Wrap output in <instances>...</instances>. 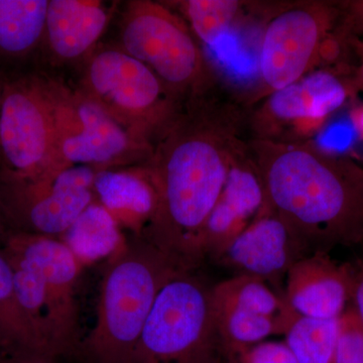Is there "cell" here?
Masks as SVG:
<instances>
[{"label":"cell","instance_id":"obj_1","mask_svg":"<svg viewBox=\"0 0 363 363\" xmlns=\"http://www.w3.org/2000/svg\"><path fill=\"white\" fill-rule=\"evenodd\" d=\"M247 116L240 104L211 93L191 98L157 138L140 171L156 196L142 235L192 269L204 260L203 229L245 143Z\"/></svg>","mask_w":363,"mask_h":363},{"label":"cell","instance_id":"obj_2","mask_svg":"<svg viewBox=\"0 0 363 363\" xmlns=\"http://www.w3.org/2000/svg\"><path fill=\"white\" fill-rule=\"evenodd\" d=\"M267 202L311 253L363 242V168L313 140H247Z\"/></svg>","mask_w":363,"mask_h":363},{"label":"cell","instance_id":"obj_3","mask_svg":"<svg viewBox=\"0 0 363 363\" xmlns=\"http://www.w3.org/2000/svg\"><path fill=\"white\" fill-rule=\"evenodd\" d=\"M96 322L81 339L77 353L87 363H135L138 342L162 286L195 271L145 240L125 238L107 259Z\"/></svg>","mask_w":363,"mask_h":363},{"label":"cell","instance_id":"obj_4","mask_svg":"<svg viewBox=\"0 0 363 363\" xmlns=\"http://www.w3.org/2000/svg\"><path fill=\"white\" fill-rule=\"evenodd\" d=\"M76 87L150 147L185 104L149 67L118 47L91 52Z\"/></svg>","mask_w":363,"mask_h":363},{"label":"cell","instance_id":"obj_5","mask_svg":"<svg viewBox=\"0 0 363 363\" xmlns=\"http://www.w3.org/2000/svg\"><path fill=\"white\" fill-rule=\"evenodd\" d=\"M119 49L142 62L182 101L211 92L213 72L187 23L164 2L133 0L121 23Z\"/></svg>","mask_w":363,"mask_h":363},{"label":"cell","instance_id":"obj_6","mask_svg":"<svg viewBox=\"0 0 363 363\" xmlns=\"http://www.w3.org/2000/svg\"><path fill=\"white\" fill-rule=\"evenodd\" d=\"M184 272L169 281L143 327L135 363H218L212 286Z\"/></svg>","mask_w":363,"mask_h":363},{"label":"cell","instance_id":"obj_7","mask_svg":"<svg viewBox=\"0 0 363 363\" xmlns=\"http://www.w3.org/2000/svg\"><path fill=\"white\" fill-rule=\"evenodd\" d=\"M54 142V78L33 73L4 81L0 104V178H45L51 168Z\"/></svg>","mask_w":363,"mask_h":363},{"label":"cell","instance_id":"obj_8","mask_svg":"<svg viewBox=\"0 0 363 363\" xmlns=\"http://www.w3.org/2000/svg\"><path fill=\"white\" fill-rule=\"evenodd\" d=\"M54 152L45 178L74 167L104 172L140 157L149 159L152 147L135 140L76 86L54 79Z\"/></svg>","mask_w":363,"mask_h":363},{"label":"cell","instance_id":"obj_9","mask_svg":"<svg viewBox=\"0 0 363 363\" xmlns=\"http://www.w3.org/2000/svg\"><path fill=\"white\" fill-rule=\"evenodd\" d=\"M341 16V2L304 1L285 6L272 16L257 55L259 100L322 69L325 43Z\"/></svg>","mask_w":363,"mask_h":363},{"label":"cell","instance_id":"obj_10","mask_svg":"<svg viewBox=\"0 0 363 363\" xmlns=\"http://www.w3.org/2000/svg\"><path fill=\"white\" fill-rule=\"evenodd\" d=\"M357 92L352 77L343 71L318 69L274 91L248 111L250 140L306 142Z\"/></svg>","mask_w":363,"mask_h":363},{"label":"cell","instance_id":"obj_11","mask_svg":"<svg viewBox=\"0 0 363 363\" xmlns=\"http://www.w3.org/2000/svg\"><path fill=\"white\" fill-rule=\"evenodd\" d=\"M99 173L82 166L38 181L0 178V207L11 233L63 235L97 201L94 187Z\"/></svg>","mask_w":363,"mask_h":363},{"label":"cell","instance_id":"obj_12","mask_svg":"<svg viewBox=\"0 0 363 363\" xmlns=\"http://www.w3.org/2000/svg\"><path fill=\"white\" fill-rule=\"evenodd\" d=\"M1 250L39 274L51 304L60 355L76 354L82 339L76 285L83 264L63 241L52 236L11 233Z\"/></svg>","mask_w":363,"mask_h":363},{"label":"cell","instance_id":"obj_13","mask_svg":"<svg viewBox=\"0 0 363 363\" xmlns=\"http://www.w3.org/2000/svg\"><path fill=\"white\" fill-rule=\"evenodd\" d=\"M312 255L290 227L269 212L250 224L215 260L235 276L253 277L269 284L281 296V285L291 267Z\"/></svg>","mask_w":363,"mask_h":363},{"label":"cell","instance_id":"obj_14","mask_svg":"<svg viewBox=\"0 0 363 363\" xmlns=\"http://www.w3.org/2000/svg\"><path fill=\"white\" fill-rule=\"evenodd\" d=\"M272 212L248 143L234 157L218 202L203 229V259L213 262L250 224Z\"/></svg>","mask_w":363,"mask_h":363},{"label":"cell","instance_id":"obj_15","mask_svg":"<svg viewBox=\"0 0 363 363\" xmlns=\"http://www.w3.org/2000/svg\"><path fill=\"white\" fill-rule=\"evenodd\" d=\"M355 269L329 253H312L296 262L286 274L284 298L298 316L340 318L350 304Z\"/></svg>","mask_w":363,"mask_h":363},{"label":"cell","instance_id":"obj_16","mask_svg":"<svg viewBox=\"0 0 363 363\" xmlns=\"http://www.w3.org/2000/svg\"><path fill=\"white\" fill-rule=\"evenodd\" d=\"M111 20L104 2L49 0L43 44L54 64L84 61Z\"/></svg>","mask_w":363,"mask_h":363},{"label":"cell","instance_id":"obj_17","mask_svg":"<svg viewBox=\"0 0 363 363\" xmlns=\"http://www.w3.org/2000/svg\"><path fill=\"white\" fill-rule=\"evenodd\" d=\"M97 201L104 205L117 223H124L142 234L154 211V188L142 172L136 175H107L101 172L95 181Z\"/></svg>","mask_w":363,"mask_h":363},{"label":"cell","instance_id":"obj_18","mask_svg":"<svg viewBox=\"0 0 363 363\" xmlns=\"http://www.w3.org/2000/svg\"><path fill=\"white\" fill-rule=\"evenodd\" d=\"M0 353L11 355V357L54 358L18 304L16 290H14L13 266L1 248H0Z\"/></svg>","mask_w":363,"mask_h":363},{"label":"cell","instance_id":"obj_19","mask_svg":"<svg viewBox=\"0 0 363 363\" xmlns=\"http://www.w3.org/2000/svg\"><path fill=\"white\" fill-rule=\"evenodd\" d=\"M49 0H0V58L21 59L43 44Z\"/></svg>","mask_w":363,"mask_h":363},{"label":"cell","instance_id":"obj_20","mask_svg":"<svg viewBox=\"0 0 363 363\" xmlns=\"http://www.w3.org/2000/svg\"><path fill=\"white\" fill-rule=\"evenodd\" d=\"M179 11L196 39L218 52L233 35L252 2L238 0H180L164 2Z\"/></svg>","mask_w":363,"mask_h":363},{"label":"cell","instance_id":"obj_21","mask_svg":"<svg viewBox=\"0 0 363 363\" xmlns=\"http://www.w3.org/2000/svg\"><path fill=\"white\" fill-rule=\"evenodd\" d=\"M111 212L95 201L59 238L84 267L104 257L108 259L123 245L125 238Z\"/></svg>","mask_w":363,"mask_h":363},{"label":"cell","instance_id":"obj_22","mask_svg":"<svg viewBox=\"0 0 363 363\" xmlns=\"http://www.w3.org/2000/svg\"><path fill=\"white\" fill-rule=\"evenodd\" d=\"M214 308H238L272 318L289 327L298 317L297 313L269 284L253 277L234 276L212 286Z\"/></svg>","mask_w":363,"mask_h":363},{"label":"cell","instance_id":"obj_23","mask_svg":"<svg viewBox=\"0 0 363 363\" xmlns=\"http://www.w3.org/2000/svg\"><path fill=\"white\" fill-rule=\"evenodd\" d=\"M340 318L298 316L293 322L286 332L285 342L298 363H331L340 333Z\"/></svg>","mask_w":363,"mask_h":363},{"label":"cell","instance_id":"obj_24","mask_svg":"<svg viewBox=\"0 0 363 363\" xmlns=\"http://www.w3.org/2000/svg\"><path fill=\"white\" fill-rule=\"evenodd\" d=\"M214 313L222 354L224 351L262 342L271 336H285L290 328L278 320L238 308H214Z\"/></svg>","mask_w":363,"mask_h":363},{"label":"cell","instance_id":"obj_25","mask_svg":"<svg viewBox=\"0 0 363 363\" xmlns=\"http://www.w3.org/2000/svg\"><path fill=\"white\" fill-rule=\"evenodd\" d=\"M331 363H363V325L350 306L340 318V333Z\"/></svg>","mask_w":363,"mask_h":363},{"label":"cell","instance_id":"obj_26","mask_svg":"<svg viewBox=\"0 0 363 363\" xmlns=\"http://www.w3.org/2000/svg\"><path fill=\"white\" fill-rule=\"evenodd\" d=\"M229 363H298L289 346L284 341L262 342L224 351Z\"/></svg>","mask_w":363,"mask_h":363},{"label":"cell","instance_id":"obj_27","mask_svg":"<svg viewBox=\"0 0 363 363\" xmlns=\"http://www.w3.org/2000/svg\"><path fill=\"white\" fill-rule=\"evenodd\" d=\"M341 23L351 37L363 35V0L341 2Z\"/></svg>","mask_w":363,"mask_h":363},{"label":"cell","instance_id":"obj_28","mask_svg":"<svg viewBox=\"0 0 363 363\" xmlns=\"http://www.w3.org/2000/svg\"><path fill=\"white\" fill-rule=\"evenodd\" d=\"M350 307L363 325V267L360 271L355 272L354 285H353Z\"/></svg>","mask_w":363,"mask_h":363},{"label":"cell","instance_id":"obj_29","mask_svg":"<svg viewBox=\"0 0 363 363\" xmlns=\"http://www.w3.org/2000/svg\"><path fill=\"white\" fill-rule=\"evenodd\" d=\"M0 363H58L57 359L45 357H11L0 353Z\"/></svg>","mask_w":363,"mask_h":363},{"label":"cell","instance_id":"obj_30","mask_svg":"<svg viewBox=\"0 0 363 363\" xmlns=\"http://www.w3.org/2000/svg\"><path fill=\"white\" fill-rule=\"evenodd\" d=\"M350 118L355 130L363 140V105L352 109V111L350 112Z\"/></svg>","mask_w":363,"mask_h":363},{"label":"cell","instance_id":"obj_31","mask_svg":"<svg viewBox=\"0 0 363 363\" xmlns=\"http://www.w3.org/2000/svg\"><path fill=\"white\" fill-rule=\"evenodd\" d=\"M11 228H9V224L6 217H4V212H2L1 207H0V248L4 247L6 245L7 238H9V234H11Z\"/></svg>","mask_w":363,"mask_h":363},{"label":"cell","instance_id":"obj_32","mask_svg":"<svg viewBox=\"0 0 363 363\" xmlns=\"http://www.w3.org/2000/svg\"><path fill=\"white\" fill-rule=\"evenodd\" d=\"M360 52H362V62H360V65L358 66L357 71H355L354 76H352L357 91H363V45H362Z\"/></svg>","mask_w":363,"mask_h":363},{"label":"cell","instance_id":"obj_33","mask_svg":"<svg viewBox=\"0 0 363 363\" xmlns=\"http://www.w3.org/2000/svg\"><path fill=\"white\" fill-rule=\"evenodd\" d=\"M4 81L0 79V104H1L2 91H4Z\"/></svg>","mask_w":363,"mask_h":363}]
</instances>
